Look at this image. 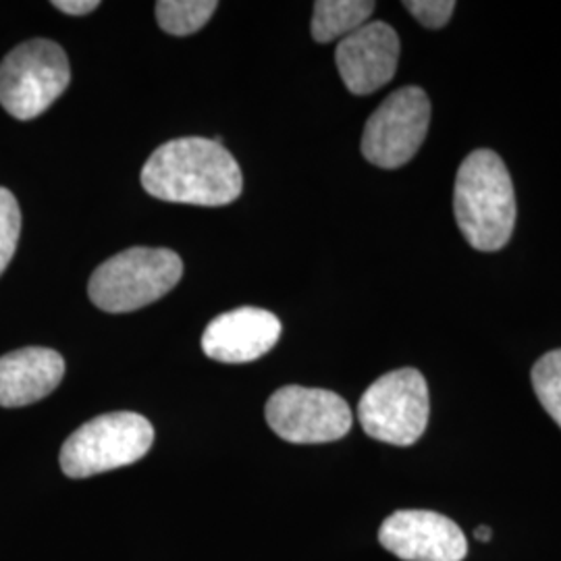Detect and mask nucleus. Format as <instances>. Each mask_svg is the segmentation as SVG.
Masks as SVG:
<instances>
[{
  "label": "nucleus",
  "mask_w": 561,
  "mask_h": 561,
  "mask_svg": "<svg viewBox=\"0 0 561 561\" xmlns=\"http://www.w3.org/2000/svg\"><path fill=\"white\" fill-rule=\"evenodd\" d=\"M144 190L162 202L225 206L238 201L243 175L219 140L178 138L157 148L144 164Z\"/></svg>",
  "instance_id": "nucleus-1"
},
{
  "label": "nucleus",
  "mask_w": 561,
  "mask_h": 561,
  "mask_svg": "<svg viewBox=\"0 0 561 561\" xmlns=\"http://www.w3.org/2000/svg\"><path fill=\"white\" fill-rule=\"evenodd\" d=\"M454 213L461 236L479 252H497L516 225V194L505 162L493 150H474L458 169Z\"/></svg>",
  "instance_id": "nucleus-2"
},
{
  "label": "nucleus",
  "mask_w": 561,
  "mask_h": 561,
  "mask_svg": "<svg viewBox=\"0 0 561 561\" xmlns=\"http://www.w3.org/2000/svg\"><path fill=\"white\" fill-rule=\"evenodd\" d=\"M183 275V262L167 248H129L102 262L88 296L104 312H134L167 296Z\"/></svg>",
  "instance_id": "nucleus-3"
},
{
  "label": "nucleus",
  "mask_w": 561,
  "mask_h": 561,
  "mask_svg": "<svg viewBox=\"0 0 561 561\" xmlns=\"http://www.w3.org/2000/svg\"><path fill=\"white\" fill-rule=\"evenodd\" d=\"M154 443V428L136 412L102 414L62 443L60 468L69 479H88L141 460Z\"/></svg>",
  "instance_id": "nucleus-4"
},
{
  "label": "nucleus",
  "mask_w": 561,
  "mask_h": 561,
  "mask_svg": "<svg viewBox=\"0 0 561 561\" xmlns=\"http://www.w3.org/2000/svg\"><path fill=\"white\" fill-rule=\"evenodd\" d=\"M69 81V59L57 42H23L0 62V104L15 119H36L62 96Z\"/></svg>",
  "instance_id": "nucleus-5"
},
{
  "label": "nucleus",
  "mask_w": 561,
  "mask_h": 561,
  "mask_svg": "<svg viewBox=\"0 0 561 561\" xmlns=\"http://www.w3.org/2000/svg\"><path fill=\"white\" fill-rule=\"evenodd\" d=\"M428 387L416 368H400L373 382L358 403V419L368 437L408 447L428 424Z\"/></svg>",
  "instance_id": "nucleus-6"
},
{
  "label": "nucleus",
  "mask_w": 561,
  "mask_h": 561,
  "mask_svg": "<svg viewBox=\"0 0 561 561\" xmlns=\"http://www.w3.org/2000/svg\"><path fill=\"white\" fill-rule=\"evenodd\" d=\"M431 101L419 85L393 92L370 115L362 134V154L381 169L412 161L428 134Z\"/></svg>",
  "instance_id": "nucleus-7"
},
{
  "label": "nucleus",
  "mask_w": 561,
  "mask_h": 561,
  "mask_svg": "<svg viewBox=\"0 0 561 561\" xmlns=\"http://www.w3.org/2000/svg\"><path fill=\"white\" fill-rule=\"evenodd\" d=\"M264 414L275 435L296 445L337 442L350 433L354 422L341 396L300 385L277 389L266 401Z\"/></svg>",
  "instance_id": "nucleus-8"
},
{
  "label": "nucleus",
  "mask_w": 561,
  "mask_h": 561,
  "mask_svg": "<svg viewBox=\"0 0 561 561\" xmlns=\"http://www.w3.org/2000/svg\"><path fill=\"white\" fill-rule=\"evenodd\" d=\"M379 542L403 561H461L468 542L460 526L428 510H401L382 522Z\"/></svg>",
  "instance_id": "nucleus-9"
},
{
  "label": "nucleus",
  "mask_w": 561,
  "mask_h": 561,
  "mask_svg": "<svg viewBox=\"0 0 561 561\" xmlns=\"http://www.w3.org/2000/svg\"><path fill=\"white\" fill-rule=\"evenodd\" d=\"M400 60V36L385 21L364 23L337 44L335 62L345 88L366 96L393 80Z\"/></svg>",
  "instance_id": "nucleus-10"
},
{
  "label": "nucleus",
  "mask_w": 561,
  "mask_h": 561,
  "mask_svg": "<svg viewBox=\"0 0 561 561\" xmlns=\"http://www.w3.org/2000/svg\"><path fill=\"white\" fill-rule=\"evenodd\" d=\"M280 337V321L268 310L243 306L208 322L202 350L225 364L254 362L268 354Z\"/></svg>",
  "instance_id": "nucleus-11"
},
{
  "label": "nucleus",
  "mask_w": 561,
  "mask_h": 561,
  "mask_svg": "<svg viewBox=\"0 0 561 561\" xmlns=\"http://www.w3.org/2000/svg\"><path fill=\"white\" fill-rule=\"evenodd\" d=\"M65 375V360L48 347H23L0 358V405L21 408L48 398Z\"/></svg>",
  "instance_id": "nucleus-12"
},
{
  "label": "nucleus",
  "mask_w": 561,
  "mask_h": 561,
  "mask_svg": "<svg viewBox=\"0 0 561 561\" xmlns=\"http://www.w3.org/2000/svg\"><path fill=\"white\" fill-rule=\"evenodd\" d=\"M373 0H319L314 2L312 15V38L321 44L343 41L345 36L360 30L375 13Z\"/></svg>",
  "instance_id": "nucleus-13"
},
{
  "label": "nucleus",
  "mask_w": 561,
  "mask_h": 561,
  "mask_svg": "<svg viewBox=\"0 0 561 561\" xmlns=\"http://www.w3.org/2000/svg\"><path fill=\"white\" fill-rule=\"evenodd\" d=\"M219 9L215 0H161L157 2L159 25L171 36H190L202 30Z\"/></svg>",
  "instance_id": "nucleus-14"
},
{
  "label": "nucleus",
  "mask_w": 561,
  "mask_h": 561,
  "mask_svg": "<svg viewBox=\"0 0 561 561\" xmlns=\"http://www.w3.org/2000/svg\"><path fill=\"white\" fill-rule=\"evenodd\" d=\"M533 387L545 412L561 428V350L545 354L533 366Z\"/></svg>",
  "instance_id": "nucleus-15"
},
{
  "label": "nucleus",
  "mask_w": 561,
  "mask_h": 561,
  "mask_svg": "<svg viewBox=\"0 0 561 561\" xmlns=\"http://www.w3.org/2000/svg\"><path fill=\"white\" fill-rule=\"evenodd\" d=\"M21 233V210L18 198L0 187V275L13 261Z\"/></svg>",
  "instance_id": "nucleus-16"
},
{
  "label": "nucleus",
  "mask_w": 561,
  "mask_h": 561,
  "mask_svg": "<svg viewBox=\"0 0 561 561\" xmlns=\"http://www.w3.org/2000/svg\"><path fill=\"white\" fill-rule=\"evenodd\" d=\"M403 7L421 21L424 27L431 30L443 27L456 11L454 0H408L403 2Z\"/></svg>",
  "instance_id": "nucleus-17"
},
{
  "label": "nucleus",
  "mask_w": 561,
  "mask_h": 561,
  "mask_svg": "<svg viewBox=\"0 0 561 561\" xmlns=\"http://www.w3.org/2000/svg\"><path fill=\"white\" fill-rule=\"evenodd\" d=\"M55 9H59L60 13H67V15H88L92 11H96L101 7L99 0H55L53 2Z\"/></svg>",
  "instance_id": "nucleus-18"
},
{
  "label": "nucleus",
  "mask_w": 561,
  "mask_h": 561,
  "mask_svg": "<svg viewBox=\"0 0 561 561\" xmlns=\"http://www.w3.org/2000/svg\"><path fill=\"white\" fill-rule=\"evenodd\" d=\"M491 535H493V533H491V528H489V526H479V528L474 530V537L482 542H489Z\"/></svg>",
  "instance_id": "nucleus-19"
}]
</instances>
